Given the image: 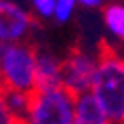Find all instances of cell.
<instances>
[{
  "mask_svg": "<svg viewBox=\"0 0 124 124\" xmlns=\"http://www.w3.org/2000/svg\"><path fill=\"white\" fill-rule=\"evenodd\" d=\"M107 2H111V0H107Z\"/></svg>",
  "mask_w": 124,
  "mask_h": 124,
  "instance_id": "obj_16",
  "label": "cell"
},
{
  "mask_svg": "<svg viewBox=\"0 0 124 124\" xmlns=\"http://www.w3.org/2000/svg\"><path fill=\"white\" fill-rule=\"evenodd\" d=\"M103 23L105 30L114 36V38L124 42V4L118 0L105 2L103 7Z\"/></svg>",
  "mask_w": 124,
  "mask_h": 124,
  "instance_id": "obj_8",
  "label": "cell"
},
{
  "mask_svg": "<svg viewBox=\"0 0 124 124\" xmlns=\"http://www.w3.org/2000/svg\"><path fill=\"white\" fill-rule=\"evenodd\" d=\"M78 0H57V7H55V17L53 19L59 23H67L74 17L76 8H78Z\"/></svg>",
  "mask_w": 124,
  "mask_h": 124,
  "instance_id": "obj_10",
  "label": "cell"
},
{
  "mask_svg": "<svg viewBox=\"0 0 124 124\" xmlns=\"http://www.w3.org/2000/svg\"><path fill=\"white\" fill-rule=\"evenodd\" d=\"M101 53H88L82 48H76L63 59V86H67L72 93H88L95 80L99 67Z\"/></svg>",
  "mask_w": 124,
  "mask_h": 124,
  "instance_id": "obj_4",
  "label": "cell"
},
{
  "mask_svg": "<svg viewBox=\"0 0 124 124\" xmlns=\"http://www.w3.org/2000/svg\"><path fill=\"white\" fill-rule=\"evenodd\" d=\"M63 84V61L53 53H38L36 57V88Z\"/></svg>",
  "mask_w": 124,
  "mask_h": 124,
  "instance_id": "obj_6",
  "label": "cell"
},
{
  "mask_svg": "<svg viewBox=\"0 0 124 124\" xmlns=\"http://www.w3.org/2000/svg\"><path fill=\"white\" fill-rule=\"evenodd\" d=\"M0 86H2V67H0Z\"/></svg>",
  "mask_w": 124,
  "mask_h": 124,
  "instance_id": "obj_15",
  "label": "cell"
},
{
  "mask_svg": "<svg viewBox=\"0 0 124 124\" xmlns=\"http://www.w3.org/2000/svg\"><path fill=\"white\" fill-rule=\"evenodd\" d=\"M0 124H23V120H19L8 109L7 101H4V95H2V86H0Z\"/></svg>",
  "mask_w": 124,
  "mask_h": 124,
  "instance_id": "obj_12",
  "label": "cell"
},
{
  "mask_svg": "<svg viewBox=\"0 0 124 124\" xmlns=\"http://www.w3.org/2000/svg\"><path fill=\"white\" fill-rule=\"evenodd\" d=\"M78 2H80V7H82V8L93 11V8H103L107 0H78Z\"/></svg>",
  "mask_w": 124,
  "mask_h": 124,
  "instance_id": "obj_13",
  "label": "cell"
},
{
  "mask_svg": "<svg viewBox=\"0 0 124 124\" xmlns=\"http://www.w3.org/2000/svg\"><path fill=\"white\" fill-rule=\"evenodd\" d=\"M36 57L38 53L30 44L23 42L0 44L2 86L36 91Z\"/></svg>",
  "mask_w": 124,
  "mask_h": 124,
  "instance_id": "obj_3",
  "label": "cell"
},
{
  "mask_svg": "<svg viewBox=\"0 0 124 124\" xmlns=\"http://www.w3.org/2000/svg\"><path fill=\"white\" fill-rule=\"evenodd\" d=\"M91 93L109 120H124V57L109 48L101 51Z\"/></svg>",
  "mask_w": 124,
  "mask_h": 124,
  "instance_id": "obj_1",
  "label": "cell"
},
{
  "mask_svg": "<svg viewBox=\"0 0 124 124\" xmlns=\"http://www.w3.org/2000/svg\"><path fill=\"white\" fill-rule=\"evenodd\" d=\"M76 93L57 84L48 88H36L32 105L23 124H74Z\"/></svg>",
  "mask_w": 124,
  "mask_h": 124,
  "instance_id": "obj_2",
  "label": "cell"
},
{
  "mask_svg": "<svg viewBox=\"0 0 124 124\" xmlns=\"http://www.w3.org/2000/svg\"><path fill=\"white\" fill-rule=\"evenodd\" d=\"M2 95H4V101H7L8 109L13 111L19 120H25L27 111H30V105H32L34 91H23V88H8V86H2Z\"/></svg>",
  "mask_w": 124,
  "mask_h": 124,
  "instance_id": "obj_9",
  "label": "cell"
},
{
  "mask_svg": "<svg viewBox=\"0 0 124 124\" xmlns=\"http://www.w3.org/2000/svg\"><path fill=\"white\" fill-rule=\"evenodd\" d=\"M74 124H109V118L103 111L91 91L76 95V111H74Z\"/></svg>",
  "mask_w": 124,
  "mask_h": 124,
  "instance_id": "obj_7",
  "label": "cell"
},
{
  "mask_svg": "<svg viewBox=\"0 0 124 124\" xmlns=\"http://www.w3.org/2000/svg\"><path fill=\"white\" fill-rule=\"evenodd\" d=\"M34 30L32 8L17 0H0V44L23 42Z\"/></svg>",
  "mask_w": 124,
  "mask_h": 124,
  "instance_id": "obj_5",
  "label": "cell"
},
{
  "mask_svg": "<svg viewBox=\"0 0 124 124\" xmlns=\"http://www.w3.org/2000/svg\"><path fill=\"white\" fill-rule=\"evenodd\" d=\"M57 0H30V8L38 19H51L55 17Z\"/></svg>",
  "mask_w": 124,
  "mask_h": 124,
  "instance_id": "obj_11",
  "label": "cell"
},
{
  "mask_svg": "<svg viewBox=\"0 0 124 124\" xmlns=\"http://www.w3.org/2000/svg\"><path fill=\"white\" fill-rule=\"evenodd\" d=\"M109 124H124V120H109Z\"/></svg>",
  "mask_w": 124,
  "mask_h": 124,
  "instance_id": "obj_14",
  "label": "cell"
}]
</instances>
